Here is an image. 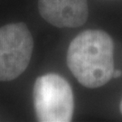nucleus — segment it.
Wrapping results in <instances>:
<instances>
[{"label": "nucleus", "instance_id": "1", "mask_svg": "<svg viewBox=\"0 0 122 122\" xmlns=\"http://www.w3.org/2000/svg\"><path fill=\"white\" fill-rule=\"evenodd\" d=\"M114 44L101 30H85L71 42L67 65L79 82L89 89L108 83L114 71Z\"/></svg>", "mask_w": 122, "mask_h": 122}, {"label": "nucleus", "instance_id": "2", "mask_svg": "<svg viewBox=\"0 0 122 122\" xmlns=\"http://www.w3.org/2000/svg\"><path fill=\"white\" fill-rule=\"evenodd\" d=\"M34 108L40 122H70L74 111L71 87L63 77L47 73L36 79L33 91Z\"/></svg>", "mask_w": 122, "mask_h": 122}, {"label": "nucleus", "instance_id": "3", "mask_svg": "<svg viewBox=\"0 0 122 122\" xmlns=\"http://www.w3.org/2000/svg\"><path fill=\"white\" fill-rule=\"evenodd\" d=\"M34 40L24 23L0 27V81L19 77L30 63Z\"/></svg>", "mask_w": 122, "mask_h": 122}, {"label": "nucleus", "instance_id": "4", "mask_svg": "<svg viewBox=\"0 0 122 122\" xmlns=\"http://www.w3.org/2000/svg\"><path fill=\"white\" fill-rule=\"evenodd\" d=\"M38 8L46 22L60 28L81 26L89 16L87 0H39Z\"/></svg>", "mask_w": 122, "mask_h": 122}, {"label": "nucleus", "instance_id": "5", "mask_svg": "<svg viewBox=\"0 0 122 122\" xmlns=\"http://www.w3.org/2000/svg\"><path fill=\"white\" fill-rule=\"evenodd\" d=\"M122 75V71L119 70H117V71H113V75H112V78H115L117 79L118 77H120Z\"/></svg>", "mask_w": 122, "mask_h": 122}, {"label": "nucleus", "instance_id": "6", "mask_svg": "<svg viewBox=\"0 0 122 122\" xmlns=\"http://www.w3.org/2000/svg\"><path fill=\"white\" fill-rule=\"evenodd\" d=\"M119 109H120V112L122 114V99H121V101H120V104H119Z\"/></svg>", "mask_w": 122, "mask_h": 122}]
</instances>
